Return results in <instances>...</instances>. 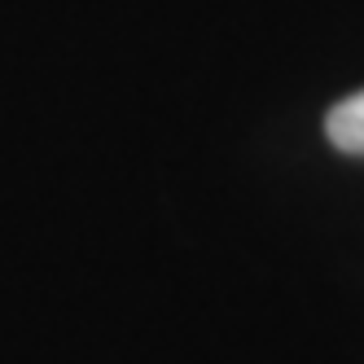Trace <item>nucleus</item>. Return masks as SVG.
Segmentation results:
<instances>
[{
  "label": "nucleus",
  "mask_w": 364,
  "mask_h": 364,
  "mask_svg": "<svg viewBox=\"0 0 364 364\" xmlns=\"http://www.w3.org/2000/svg\"><path fill=\"white\" fill-rule=\"evenodd\" d=\"M325 136H329L333 149L360 154L364 159V88L351 92L347 101H338V106L325 114Z\"/></svg>",
  "instance_id": "nucleus-1"
}]
</instances>
